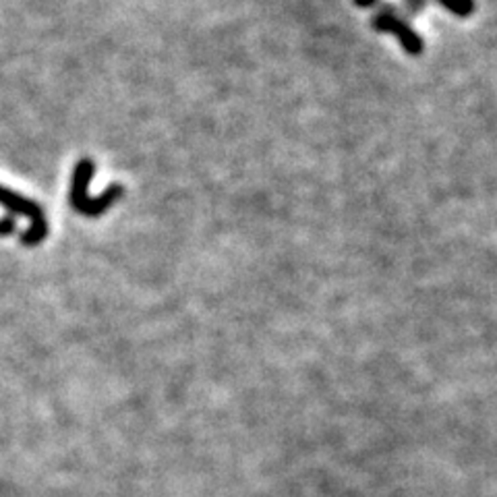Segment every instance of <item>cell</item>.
<instances>
[{
  "label": "cell",
  "instance_id": "cell-1",
  "mask_svg": "<svg viewBox=\"0 0 497 497\" xmlns=\"http://www.w3.org/2000/svg\"><path fill=\"white\" fill-rule=\"evenodd\" d=\"M94 170L96 166L89 158H83L77 162L75 173H73V183H70V195H69L73 210L88 218L102 216L112 203H117L118 199L123 197V187H120V184H112V187L106 189L99 197H89V183H91V176H94Z\"/></svg>",
  "mask_w": 497,
  "mask_h": 497
},
{
  "label": "cell",
  "instance_id": "cell-2",
  "mask_svg": "<svg viewBox=\"0 0 497 497\" xmlns=\"http://www.w3.org/2000/svg\"><path fill=\"white\" fill-rule=\"evenodd\" d=\"M0 205L9 210L11 218L23 216L30 220V229L21 234V243L23 245L35 247L48 237V220L44 216V210L33 199H27L0 184Z\"/></svg>",
  "mask_w": 497,
  "mask_h": 497
},
{
  "label": "cell",
  "instance_id": "cell-3",
  "mask_svg": "<svg viewBox=\"0 0 497 497\" xmlns=\"http://www.w3.org/2000/svg\"><path fill=\"white\" fill-rule=\"evenodd\" d=\"M371 25H373V30H378L381 33H392L394 38L400 42L404 52H407L408 56L423 54V48H425L423 38L407 23V21L398 15L392 6H383V9L375 13L371 19Z\"/></svg>",
  "mask_w": 497,
  "mask_h": 497
},
{
  "label": "cell",
  "instance_id": "cell-4",
  "mask_svg": "<svg viewBox=\"0 0 497 497\" xmlns=\"http://www.w3.org/2000/svg\"><path fill=\"white\" fill-rule=\"evenodd\" d=\"M436 3H439L444 9L454 13L460 19L471 17L474 13V0H436Z\"/></svg>",
  "mask_w": 497,
  "mask_h": 497
},
{
  "label": "cell",
  "instance_id": "cell-5",
  "mask_svg": "<svg viewBox=\"0 0 497 497\" xmlns=\"http://www.w3.org/2000/svg\"><path fill=\"white\" fill-rule=\"evenodd\" d=\"M15 229H17V218L5 216L0 220V237H11V234L15 232Z\"/></svg>",
  "mask_w": 497,
  "mask_h": 497
},
{
  "label": "cell",
  "instance_id": "cell-6",
  "mask_svg": "<svg viewBox=\"0 0 497 497\" xmlns=\"http://www.w3.org/2000/svg\"><path fill=\"white\" fill-rule=\"evenodd\" d=\"M404 3H407L408 15H417V13H421L427 6V0H404Z\"/></svg>",
  "mask_w": 497,
  "mask_h": 497
},
{
  "label": "cell",
  "instance_id": "cell-7",
  "mask_svg": "<svg viewBox=\"0 0 497 497\" xmlns=\"http://www.w3.org/2000/svg\"><path fill=\"white\" fill-rule=\"evenodd\" d=\"M378 0H354V5L359 6V9H367V6H373Z\"/></svg>",
  "mask_w": 497,
  "mask_h": 497
}]
</instances>
